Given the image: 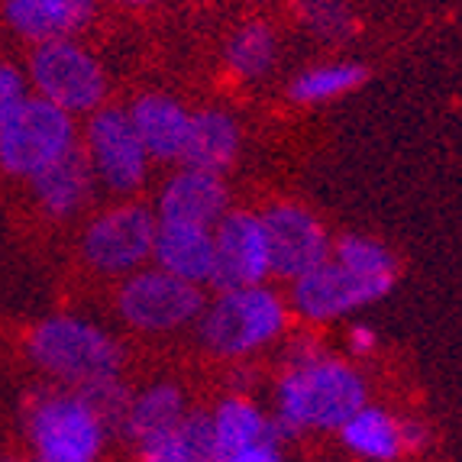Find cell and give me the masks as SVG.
I'll use <instances>...</instances> for the list:
<instances>
[{
  "instance_id": "cell-1",
  "label": "cell",
  "mask_w": 462,
  "mask_h": 462,
  "mask_svg": "<svg viewBox=\"0 0 462 462\" xmlns=\"http://www.w3.org/2000/svg\"><path fill=\"white\" fill-rule=\"evenodd\" d=\"M365 404V378L349 363L324 353L314 339H298L288 349L285 372L278 378L275 414L282 439L304 430H339Z\"/></svg>"
},
{
  "instance_id": "cell-2",
  "label": "cell",
  "mask_w": 462,
  "mask_h": 462,
  "mask_svg": "<svg viewBox=\"0 0 462 462\" xmlns=\"http://www.w3.org/2000/svg\"><path fill=\"white\" fill-rule=\"evenodd\" d=\"M288 327V304L269 285L217 291L198 317L200 346L224 359H243L275 343Z\"/></svg>"
},
{
  "instance_id": "cell-3",
  "label": "cell",
  "mask_w": 462,
  "mask_h": 462,
  "mask_svg": "<svg viewBox=\"0 0 462 462\" xmlns=\"http://www.w3.org/2000/svg\"><path fill=\"white\" fill-rule=\"evenodd\" d=\"M26 349L39 369L75 388L116 378L124 369L120 343L81 317H49L36 324L26 337Z\"/></svg>"
},
{
  "instance_id": "cell-4",
  "label": "cell",
  "mask_w": 462,
  "mask_h": 462,
  "mask_svg": "<svg viewBox=\"0 0 462 462\" xmlns=\"http://www.w3.org/2000/svg\"><path fill=\"white\" fill-rule=\"evenodd\" d=\"M78 146L75 116L42 97H26L0 126V171L10 178H32L55 165Z\"/></svg>"
},
{
  "instance_id": "cell-5",
  "label": "cell",
  "mask_w": 462,
  "mask_h": 462,
  "mask_svg": "<svg viewBox=\"0 0 462 462\" xmlns=\"http://www.w3.org/2000/svg\"><path fill=\"white\" fill-rule=\"evenodd\" d=\"M30 81L36 85V97L62 107L71 116L94 114L107 97V71L97 62V55L78 39H55L32 49Z\"/></svg>"
},
{
  "instance_id": "cell-6",
  "label": "cell",
  "mask_w": 462,
  "mask_h": 462,
  "mask_svg": "<svg viewBox=\"0 0 462 462\" xmlns=\"http://www.w3.org/2000/svg\"><path fill=\"white\" fill-rule=\"evenodd\" d=\"M26 427L39 462H94L107 437V427L78 392L36 394Z\"/></svg>"
},
{
  "instance_id": "cell-7",
  "label": "cell",
  "mask_w": 462,
  "mask_h": 462,
  "mask_svg": "<svg viewBox=\"0 0 462 462\" xmlns=\"http://www.w3.org/2000/svg\"><path fill=\"white\" fill-rule=\"evenodd\" d=\"M204 291L162 269H139L116 291V314L139 333H171L194 324L204 310Z\"/></svg>"
},
{
  "instance_id": "cell-8",
  "label": "cell",
  "mask_w": 462,
  "mask_h": 462,
  "mask_svg": "<svg viewBox=\"0 0 462 462\" xmlns=\"http://www.w3.org/2000/svg\"><path fill=\"white\" fill-rule=\"evenodd\" d=\"M155 226V214L139 204L100 210L81 233V259L100 275H133L152 263Z\"/></svg>"
},
{
  "instance_id": "cell-9",
  "label": "cell",
  "mask_w": 462,
  "mask_h": 462,
  "mask_svg": "<svg viewBox=\"0 0 462 462\" xmlns=\"http://www.w3.org/2000/svg\"><path fill=\"white\" fill-rule=\"evenodd\" d=\"M85 152L94 181L110 194L139 191L149 175V155L133 130L130 114L120 107L94 110L85 130Z\"/></svg>"
},
{
  "instance_id": "cell-10",
  "label": "cell",
  "mask_w": 462,
  "mask_h": 462,
  "mask_svg": "<svg viewBox=\"0 0 462 462\" xmlns=\"http://www.w3.org/2000/svg\"><path fill=\"white\" fill-rule=\"evenodd\" d=\"M392 288V282L359 275V272L339 265L337 259H327L324 265H317L314 272L291 282V308L314 324H327V320H339V317L369 308L385 298Z\"/></svg>"
},
{
  "instance_id": "cell-11",
  "label": "cell",
  "mask_w": 462,
  "mask_h": 462,
  "mask_svg": "<svg viewBox=\"0 0 462 462\" xmlns=\"http://www.w3.org/2000/svg\"><path fill=\"white\" fill-rule=\"evenodd\" d=\"M272 278L269 236H265L263 214L249 210H226L214 226V278L217 291L230 288L265 285Z\"/></svg>"
},
{
  "instance_id": "cell-12",
  "label": "cell",
  "mask_w": 462,
  "mask_h": 462,
  "mask_svg": "<svg viewBox=\"0 0 462 462\" xmlns=\"http://www.w3.org/2000/svg\"><path fill=\"white\" fill-rule=\"evenodd\" d=\"M265 236H269L272 275L298 282L317 265L330 259V233L327 226L300 204H275L263 214Z\"/></svg>"
},
{
  "instance_id": "cell-13",
  "label": "cell",
  "mask_w": 462,
  "mask_h": 462,
  "mask_svg": "<svg viewBox=\"0 0 462 462\" xmlns=\"http://www.w3.org/2000/svg\"><path fill=\"white\" fill-rule=\"evenodd\" d=\"M226 204H230V191H226L224 175L181 165L162 185V191H159L155 220H162V224L210 226L214 230L220 224V217L230 210Z\"/></svg>"
},
{
  "instance_id": "cell-14",
  "label": "cell",
  "mask_w": 462,
  "mask_h": 462,
  "mask_svg": "<svg viewBox=\"0 0 462 462\" xmlns=\"http://www.w3.org/2000/svg\"><path fill=\"white\" fill-rule=\"evenodd\" d=\"M97 0H4V20L14 32L42 46L55 39H75L88 30Z\"/></svg>"
},
{
  "instance_id": "cell-15",
  "label": "cell",
  "mask_w": 462,
  "mask_h": 462,
  "mask_svg": "<svg viewBox=\"0 0 462 462\" xmlns=\"http://www.w3.org/2000/svg\"><path fill=\"white\" fill-rule=\"evenodd\" d=\"M126 114H130L133 130L146 149L149 162H181L188 126H191V110L181 100L152 91L133 100Z\"/></svg>"
},
{
  "instance_id": "cell-16",
  "label": "cell",
  "mask_w": 462,
  "mask_h": 462,
  "mask_svg": "<svg viewBox=\"0 0 462 462\" xmlns=\"http://www.w3.org/2000/svg\"><path fill=\"white\" fill-rule=\"evenodd\" d=\"M152 265L181 278L188 285H210V278H214V230L159 220L152 243Z\"/></svg>"
},
{
  "instance_id": "cell-17",
  "label": "cell",
  "mask_w": 462,
  "mask_h": 462,
  "mask_svg": "<svg viewBox=\"0 0 462 462\" xmlns=\"http://www.w3.org/2000/svg\"><path fill=\"white\" fill-rule=\"evenodd\" d=\"M94 171L88 162L85 146H75L59 159L55 165H49L46 171H39L30 181L32 198L49 217L55 220H69L78 210L85 208L94 194Z\"/></svg>"
},
{
  "instance_id": "cell-18",
  "label": "cell",
  "mask_w": 462,
  "mask_h": 462,
  "mask_svg": "<svg viewBox=\"0 0 462 462\" xmlns=\"http://www.w3.org/2000/svg\"><path fill=\"white\" fill-rule=\"evenodd\" d=\"M239 149H243V130L236 116H230L226 110H198L191 114L181 165L224 175L239 159Z\"/></svg>"
},
{
  "instance_id": "cell-19",
  "label": "cell",
  "mask_w": 462,
  "mask_h": 462,
  "mask_svg": "<svg viewBox=\"0 0 462 462\" xmlns=\"http://www.w3.org/2000/svg\"><path fill=\"white\" fill-rule=\"evenodd\" d=\"M188 408H185V394L178 385H152L146 392L133 394L130 408H126L124 424H120V433H124L130 443H136L139 449L155 443L159 437L178 427L185 420Z\"/></svg>"
},
{
  "instance_id": "cell-20",
  "label": "cell",
  "mask_w": 462,
  "mask_h": 462,
  "mask_svg": "<svg viewBox=\"0 0 462 462\" xmlns=\"http://www.w3.org/2000/svg\"><path fill=\"white\" fill-rule=\"evenodd\" d=\"M210 433H214V449H217V462L224 456H233L239 449L253 447L259 439L278 433L275 420L265 417L263 411L255 408L253 401L243 398V394H233V398H224L210 411ZM282 437V433H278Z\"/></svg>"
},
{
  "instance_id": "cell-21",
  "label": "cell",
  "mask_w": 462,
  "mask_h": 462,
  "mask_svg": "<svg viewBox=\"0 0 462 462\" xmlns=\"http://www.w3.org/2000/svg\"><path fill=\"white\" fill-rule=\"evenodd\" d=\"M339 437H343L349 453L372 462H394L404 453L401 420L388 414L385 408H375V404H365V408L356 411L346 424L339 427Z\"/></svg>"
},
{
  "instance_id": "cell-22",
  "label": "cell",
  "mask_w": 462,
  "mask_h": 462,
  "mask_svg": "<svg viewBox=\"0 0 462 462\" xmlns=\"http://www.w3.org/2000/svg\"><path fill=\"white\" fill-rule=\"evenodd\" d=\"M139 462H217L210 417L191 411L165 437L139 449Z\"/></svg>"
},
{
  "instance_id": "cell-23",
  "label": "cell",
  "mask_w": 462,
  "mask_h": 462,
  "mask_svg": "<svg viewBox=\"0 0 462 462\" xmlns=\"http://www.w3.org/2000/svg\"><path fill=\"white\" fill-rule=\"evenodd\" d=\"M369 71L359 62H324L310 65L298 71L294 81L288 85V97L300 107H314V104H330V100L346 97L349 91L363 85Z\"/></svg>"
},
{
  "instance_id": "cell-24",
  "label": "cell",
  "mask_w": 462,
  "mask_h": 462,
  "mask_svg": "<svg viewBox=\"0 0 462 462\" xmlns=\"http://www.w3.org/2000/svg\"><path fill=\"white\" fill-rule=\"evenodd\" d=\"M275 55H278V39L272 32V26L263 23V20L239 26L226 39V49H224L226 69L239 81H259V78H265L272 71V65H275Z\"/></svg>"
},
{
  "instance_id": "cell-25",
  "label": "cell",
  "mask_w": 462,
  "mask_h": 462,
  "mask_svg": "<svg viewBox=\"0 0 462 462\" xmlns=\"http://www.w3.org/2000/svg\"><path fill=\"white\" fill-rule=\"evenodd\" d=\"M330 259H337L339 265H346V269L359 272V275H369V278H382V282H392L398 278V259L392 255V249L382 246L378 239L369 236H339L330 249Z\"/></svg>"
},
{
  "instance_id": "cell-26",
  "label": "cell",
  "mask_w": 462,
  "mask_h": 462,
  "mask_svg": "<svg viewBox=\"0 0 462 462\" xmlns=\"http://www.w3.org/2000/svg\"><path fill=\"white\" fill-rule=\"evenodd\" d=\"M75 392L85 398V404L97 414L100 424L107 427V430L120 433V424H124L126 408H130V401H133V394L126 392V385L120 382V375L100 378V382L81 385V388H75Z\"/></svg>"
},
{
  "instance_id": "cell-27",
  "label": "cell",
  "mask_w": 462,
  "mask_h": 462,
  "mask_svg": "<svg viewBox=\"0 0 462 462\" xmlns=\"http://www.w3.org/2000/svg\"><path fill=\"white\" fill-rule=\"evenodd\" d=\"M26 97H30V94H26V78L20 75L14 65L0 62V126L20 110V104H23Z\"/></svg>"
},
{
  "instance_id": "cell-28",
  "label": "cell",
  "mask_w": 462,
  "mask_h": 462,
  "mask_svg": "<svg viewBox=\"0 0 462 462\" xmlns=\"http://www.w3.org/2000/svg\"><path fill=\"white\" fill-rule=\"evenodd\" d=\"M308 23L324 36H339L346 30L349 16L337 0H308Z\"/></svg>"
},
{
  "instance_id": "cell-29",
  "label": "cell",
  "mask_w": 462,
  "mask_h": 462,
  "mask_svg": "<svg viewBox=\"0 0 462 462\" xmlns=\"http://www.w3.org/2000/svg\"><path fill=\"white\" fill-rule=\"evenodd\" d=\"M282 443H285V439L278 437V433H272V437L259 439L253 447L239 449V453H233V456H224L220 462H285L282 459Z\"/></svg>"
},
{
  "instance_id": "cell-30",
  "label": "cell",
  "mask_w": 462,
  "mask_h": 462,
  "mask_svg": "<svg viewBox=\"0 0 462 462\" xmlns=\"http://www.w3.org/2000/svg\"><path fill=\"white\" fill-rule=\"evenodd\" d=\"M427 443V427L417 424V420H401V447L404 453H414V449H424Z\"/></svg>"
},
{
  "instance_id": "cell-31",
  "label": "cell",
  "mask_w": 462,
  "mask_h": 462,
  "mask_svg": "<svg viewBox=\"0 0 462 462\" xmlns=\"http://www.w3.org/2000/svg\"><path fill=\"white\" fill-rule=\"evenodd\" d=\"M375 349V333L369 327H353L349 330V353L353 356H369Z\"/></svg>"
},
{
  "instance_id": "cell-32",
  "label": "cell",
  "mask_w": 462,
  "mask_h": 462,
  "mask_svg": "<svg viewBox=\"0 0 462 462\" xmlns=\"http://www.w3.org/2000/svg\"><path fill=\"white\" fill-rule=\"evenodd\" d=\"M116 7H149V4H159V0H110Z\"/></svg>"
},
{
  "instance_id": "cell-33",
  "label": "cell",
  "mask_w": 462,
  "mask_h": 462,
  "mask_svg": "<svg viewBox=\"0 0 462 462\" xmlns=\"http://www.w3.org/2000/svg\"><path fill=\"white\" fill-rule=\"evenodd\" d=\"M7 462H20V459H7Z\"/></svg>"
}]
</instances>
